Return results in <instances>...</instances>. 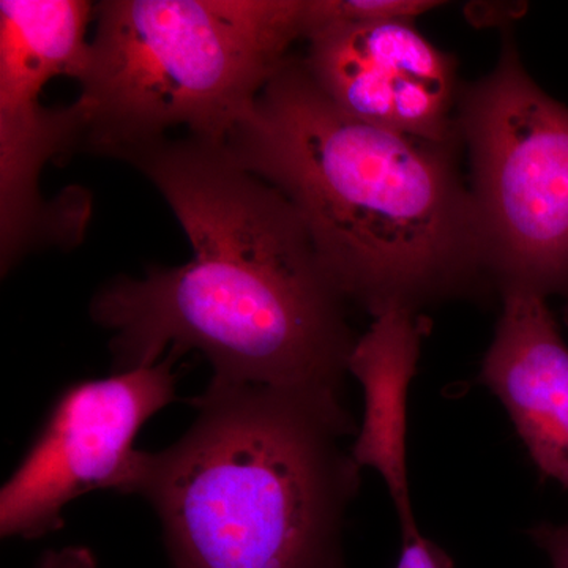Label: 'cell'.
Listing matches in <instances>:
<instances>
[{"mask_svg": "<svg viewBox=\"0 0 568 568\" xmlns=\"http://www.w3.org/2000/svg\"><path fill=\"white\" fill-rule=\"evenodd\" d=\"M181 439L138 455L174 568H346L343 530L362 467L343 399L212 379Z\"/></svg>", "mask_w": 568, "mask_h": 568, "instance_id": "3957f363", "label": "cell"}, {"mask_svg": "<svg viewBox=\"0 0 568 568\" xmlns=\"http://www.w3.org/2000/svg\"><path fill=\"white\" fill-rule=\"evenodd\" d=\"M310 0H104L70 152L125 160L185 126L224 145L308 32ZM67 153V155H69Z\"/></svg>", "mask_w": 568, "mask_h": 568, "instance_id": "277c9868", "label": "cell"}, {"mask_svg": "<svg viewBox=\"0 0 568 568\" xmlns=\"http://www.w3.org/2000/svg\"><path fill=\"white\" fill-rule=\"evenodd\" d=\"M395 568H455L446 549L417 532L402 536V552Z\"/></svg>", "mask_w": 568, "mask_h": 568, "instance_id": "7c38bea8", "label": "cell"}, {"mask_svg": "<svg viewBox=\"0 0 568 568\" xmlns=\"http://www.w3.org/2000/svg\"><path fill=\"white\" fill-rule=\"evenodd\" d=\"M477 383L506 407L541 476L568 491V346L532 293H506Z\"/></svg>", "mask_w": 568, "mask_h": 568, "instance_id": "ba28073f", "label": "cell"}, {"mask_svg": "<svg viewBox=\"0 0 568 568\" xmlns=\"http://www.w3.org/2000/svg\"><path fill=\"white\" fill-rule=\"evenodd\" d=\"M95 556L88 548L69 547L44 552L33 568H92Z\"/></svg>", "mask_w": 568, "mask_h": 568, "instance_id": "5bb4252c", "label": "cell"}, {"mask_svg": "<svg viewBox=\"0 0 568 568\" xmlns=\"http://www.w3.org/2000/svg\"><path fill=\"white\" fill-rule=\"evenodd\" d=\"M528 536L548 556L552 568H568V521L540 523L528 530Z\"/></svg>", "mask_w": 568, "mask_h": 568, "instance_id": "4fadbf2b", "label": "cell"}, {"mask_svg": "<svg viewBox=\"0 0 568 568\" xmlns=\"http://www.w3.org/2000/svg\"><path fill=\"white\" fill-rule=\"evenodd\" d=\"M92 568H97V566H95V567H92Z\"/></svg>", "mask_w": 568, "mask_h": 568, "instance_id": "9a60e30c", "label": "cell"}, {"mask_svg": "<svg viewBox=\"0 0 568 568\" xmlns=\"http://www.w3.org/2000/svg\"><path fill=\"white\" fill-rule=\"evenodd\" d=\"M457 121L489 282L500 295H559L568 323V108L507 36L495 70L462 91Z\"/></svg>", "mask_w": 568, "mask_h": 568, "instance_id": "5b68a950", "label": "cell"}, {"mask_svg": "<svg viewBox=\"0 0 568 568\" xmlns=\"http://www.w3.org/2000/svg\"><path fill=\"white\" fill-rule=\"evenodd\" d=\"M159 364L67 388L21 465L0 493V534L36 540L63 525V508L97 489L122 493L140 450L138 433L175 399V362Z\"/></svg>", "mask_w": 568, "mask_h": 568, "instance_id": "8992f818", "label": "cell"}, {"mask_svg": "<svg viewBox=\"0 0 568 568\" xmlns=\"http://www.w3.org/2000/svg\"><path fill=\"white\" fill-rule=\"evenodd\" d=\"M432 320L414 310H388L358 336L347 375L364 388L365 413L351 454L386 481L402 536L417 532L407 470V392Z\"/></svg>", "mask_w": 568, "mask_h": 568, "instance_id": "9c48e42d", "label": "cell"}, {"mask_svg": "<svg viewBox=\"0 0 568 568\" xmlns=\"http://www.w3.org/2000/svg\"><path fill=\"white\" fill-rule=\"evenodd\" d=\"M305 40V69L346 114L418 140L462 142L457 62L414 20L324 22Z\"/></svg>", "mask_w": 568, "mask_h": 568, "instance_id": "52a82bcc", "label": "cell"}, {"mask_svg": "<svg viewBox=\"0 0 568 568\" xmlns=\"http://www.w3.org/2000/svg\"><path fill=\"white\" fill-rule=\"evenodd\" d=\"M459 144L358 121L290 55L223 148L290 201L336 287L375 317L491 294Z\"/></svg>", "mask_w": 568, "mask_h": 568, "instance_id": "7a4b0ae2", "label": "cell"}, {"mask_svg": "<svg viewBox=\"0 0 568 568\" xmlns=\"http://www.w3.org/2000/svg\"><path fill=\"white\" fill-rule=\"evenodd\" d=\"M130 162L163 194L193 256L118 276L91 316L112 334L114 373L200 351L212 379L343 398L358 336L298 213L223 145L186 136L152 142Z\"/></svg>", "mask_w": 568, "mask_h": 568, "instance_id": "6da1fadb", "label": "cell"}, {"mask_svg": "<svg viewBox=\"0 0 568 568\" xmlns=\"http://www.w3.org/2000/svg\"><path fill=\"white\" fill-rule=\"evenodd\" d=\"M439 6L432 0H310L308 32L332 21L416 20Z\"/></svg>", "mask_w": 568, "mask_h": 568, "instance_id": "8fae6325", "label": "cell"}, {"mask_svg": "<svg viewBox=\"0 0 568 568\" xmlns=\"http://www.w3.org/2000/svg\"><path fill=\"white\" fill-rule=\"evenodd\" d=\"M93 14L95 6L81 0L0 2V125L39 118L41 91L54 78L82 80Z\"/></svg>", "mask_w": 568, "mask_h": 568, "instance_id": "30bf717a", "label": "cell"}]
</instances>
